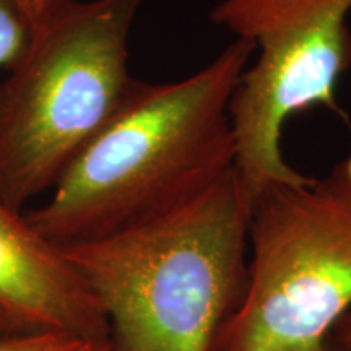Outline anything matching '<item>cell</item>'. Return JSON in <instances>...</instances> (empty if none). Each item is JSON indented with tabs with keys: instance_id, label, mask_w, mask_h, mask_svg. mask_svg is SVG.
Listing matches in <instances>:
<instances>
[{
	"instance_id": "obj_1",
	"label": "cell",
	"mask_w": 351,
	"mask_h": 351,
	"mask_svg": "<svg viewBox=\"0 0 351 351\" xmlns=\"http://www.w3.org/2000/svg\"><path fill=\"white\" fill-rule=\"evenodd\" d=\"M234 39L182 80L137 82L114 119L25 213L52 243H90L182 207L236 166L231 96L254 59Z\"/></svg>"
},
{
	"instance_id": "obj_2",
	"label": "cell",
	"mask_w": 351,
	"mask_h": 351,
	"mask_svg": "<svg viewBox=\"0 0 351 351\" xmlns=\"http://www.w3.org/2000/svg\"><path fill=\"white\" fill-rule=\"evenodd\" d=\"M252 197L236 169L143 225L62 247L109 324V351H213L249 287Z\"/></svg>"
},
{
	"instance_id": "obj_3",
	"label": "cell",
	"mask_w": 351,
	"mask_h": 351,
	"mask_svg": "<svg viewBox=\"0 0 351 351\" xmlns=\"http://www.w3.org/2000/svg\"><path fill=\"white\" fill-rule=\"evenodd\" d=\"M142 3L62 0L33 26L0 83V202L23 212L121 111L138 82L129 38Z\"/></svg>"
},
{
	"instance_id": "obj_4",
	"label": "cell",
	"mask_w": 351,
	"mask_h": 351,
	"mask_svg": "<svg viewBox=\"0 0 351 351\" xmlns=\"http://www.w3.org/2000/svg\"><path fill=\"white\" fill-rule=\"evenodd\" d=\"M351 309V152L252 200L249 287L213 351H319Z\"/></svg>"
},
{
	"instance_id": "obj_5",
	"label": "cell",
	"mask_w": 351,
	"mask_h": 351,
	"mask_svg": "<svg viewBox=\"0 0 351 351\" xmlns=\"http://www.w3.org/2000/svg\"><path fill=\"white\" fill-rule=\"evenodd\" d=\"M351 0H219L210 19L258 51L231 96L236 169L252 200L309 176L282 152L289 117L314 106L339 111L335 90L351 65Z\"/></svg>"
},
{
	"instance_id": "obj_6",
	"label": "cell",
	"mask_w": 351,
	"mask_h": 351,
	"mask_svg": "<svg viewBox=\"0 0 351 351\" xmlns=\"http://www.w3.org/2000/svg\"><path fill=\"white\" fill-rule=\"evenodd\" d=\"M0 314L16 332H56L109 351L103 306L64 249L0 202Z\"/></svg>"
},
{
	"instance_id": "obj_7",
	"label": "cell",
	"mask_w": 351,
	"mask_h": 351,
	"mask_svg": "<svg viewBox=\"0 0 351 351\" xmlns=\"http://www.w3.org/2000/svg\"><path fill=\"white\" fill-rule=\"evenodd\" d=\"M32 38V26L12 0H0V67L19 62Z\"/></svg>"
},
{
	"instance_id": "obj_8",
	"label": "cell",
	"mask_w": 351,
	"mask_h": 351,
	"mask_svg": "<svg viewBox=\"0 0 351 351\" xmlns=\"http://www.w3.org/2000/svg\"><path fill=\"white\" fill-rule=\"evenodd\" d=\"M0 351H98L77 337L56 332H19L0 337Z\"/></svg>"
},
{
	"instance_id": "obj_9",
	"label": "cell",
	"mask_w": 351,
	"mask_h": 351,
	"mask_svg": "<svg viewBox=\"0 0 351 351\" xmlns=\"http://www.w3.org/2000/svg\"><path fill=\"white\" fill-rule=\"evenodd\" d=\"M12 2L20 8V12L23 13L33 28L43 19H46L52 10H56L62 0H12Z\"/></svg>"
},
{
	"instance_id": "obj_10",
	"label": "cell",
	"mask_w": 351,
	"mask_h": 351,
	"mask_svg": "<svg viewBox=\"0 0 351 351\" xmlns=\"http://www.w3.org/2000/svg\"><path fill=\"white\" fill-rule=\"evenodd\" d=\"M330 341L340 351H351V309L341 317L337 327L333 328Z\"/></svg>"
},
{
	"instance_id": "obj_11",
	"label": "cell",
	"mask_w": 351,
	"mask_h": 351,
	"mask_svg": "<svg viewBox=\"0 0 351 351\" xmlns=\"http://www.w3.org/2000/svg\"><path fill=\"white\" fill-rule=\"evenodd\" d=\"M8 333H19V332H16L15 327L8 322V319L5 317V315L0 314V337L8 335Z\"/></svg>"
},
{
	"instance_id": "obj_12",
	"label": "cell",
	"mask_w": 351,
	"mask_h": 351,
	"mask_svg": "<svg viewBox=\"0 0 351 351\" xmlns=\"http://www.w3.org/2000/svg\"><path fill=\"white\" fill-rule=\"evenodd\" d=\"M319 351H340V350H339V348H337V346H335V345H333L330 340H328V341H327V343H326V345H324V346H322V348H320Z\"/></svg>"
}]
</instances>
